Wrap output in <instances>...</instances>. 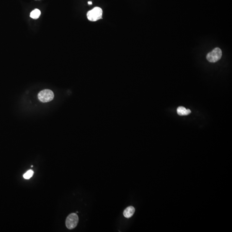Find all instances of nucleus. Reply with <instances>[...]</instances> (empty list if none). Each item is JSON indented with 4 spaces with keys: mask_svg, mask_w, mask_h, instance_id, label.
<instances>
[{
    "mask_svg": "<svg viewBox=\"0 0 232 232\" xmlns=\"http://www.w3.org/2000/svg\"><path fill=\"white\" fill-rule=\"evenodd\" d=\"M222 52L219 48H216L207 55L206 58L210 63H215L218 62L222 57Z\"/></svg>",
    "mask_w": 232,
    "mask_h": 232,
    "instance_id": "7ed1b4c3",
    "label": "nucleus"
},
{
    "mask_svg": "<svg viewBox=\"0 0 232 232\" xmlns=\"http://www.w3.org/2000/svg\"><path fill=\"white\" fill-rule=\"evenodd\" d=\"M88 4H89V5H91V4H92V3L91 1H88Z\"/></svg>",
    "mask_w": 232,
    "mask_h": 232,
    "instance_id": "1a4fd4ad",
    "label": "nucleus"
},
{
    "mask_svg": "<svg viewBox=\"0 0 232 232\" xmlns=\"http://www.w3.org/2000/svg\"><path fill=\"white\" fill-rule=\"evenodd\" d=\"M54 95L53 92L50 89H46L39 92L38 98L39 100L42 102L46 103L53 100Z\"/></svg>",
    "mask_w": 232,
    "mask_h": 232,
    "instance_id": "f257e3e1",
    "label": "nucleus"
},
{
    "mask_svg": "<svg viewBox=\"0 0 232 232\" xmlns=\"http://www.w3.org/2000/svg\"><path fill=\"white\" fill-rule=\"evenodd\" d=\"M102 10L101 8L99 7H94L92 10L88 12V19L91 21H97L102 19Z\"/></svg>",
    "mask_w": 232,
    "mask_h": 232,
    "instance_id": "f03ea898",
    "label": "nucleus"
},
{
    "mask_svg": "<svg viewBox=\"0 0 232 232\" xmlns=\"http://www.w3.org/2000/svg\"><path fill=\"white\" fill-rule=\"evenodd\" d=\"M41 12L37 9H35L30 14V17L33 19H37L40 16Z\"/></svg>",
    "mask_w": 232,
    "mask_h": 232,
    "instance_id": "0eeeda50",
    "label": "nucleus"
},
{
    "mask_svg": "<svg viewBox=\"0 0 232 232\" xmlns=\"http://www.w3.org/2000/svg\"><path fill=\"white\" fill-rule=\"evenodd\" d=\"M135 212V209L133 206H129L123 212V215L125 218H129L132 217Z\"/></svg>",
    "mask_w": 232,
    "mask_h": 232,
    "instance_id": "39448f33",
    "label": "nucleus"
},
{
    "mask_svg": "<svg viewBox=\"0 0 232 232\" xmlns=\"http://www.w3.org/2000/svg\"><path fill=\"white\" fill-rule=\"evenodd\" d=\"M177 113L180 116L188 115L191 113L189 109H186L183 107L180 106L178 107L177 110Z\"/></svg>",
    "mask_w": 232,
    "mask_h": 232,
    "instance_id": "423d86ee",
    "label": "nucleus"
},
{
    "mask_svg": "<svg viewBox=\"0 0 232 232\" xmlns=\"http://www.w3.org/2000/svg\"><path fill=\"white\" fill-rule=\"evenodd\" d=\"M79 221V218L76 213L70 214L66 220V226L68 229L72 230L76 227Z\"/></svg>",
    "mask_w": 232,
    "mask_h": 232,
    "instance_id": "20e7f679",
    "label": "nucleus"
},
{
    "mask_svg": "<svg viewBox=\"0 0 232 232\" xmlns=\"http://www.w3.org/2000/svg\"><path fill=\"white\" fill-rule=\"evenodd\" d=\"M34 174V171L32 170H29L23 175V178L25 179H29L32 177Z\"/></svg>",
    "mask_w": 232,
    "mask_h": 232,
    "instance_id": "6e6552de",
    "label": "nucleus"
}]
</instances>
